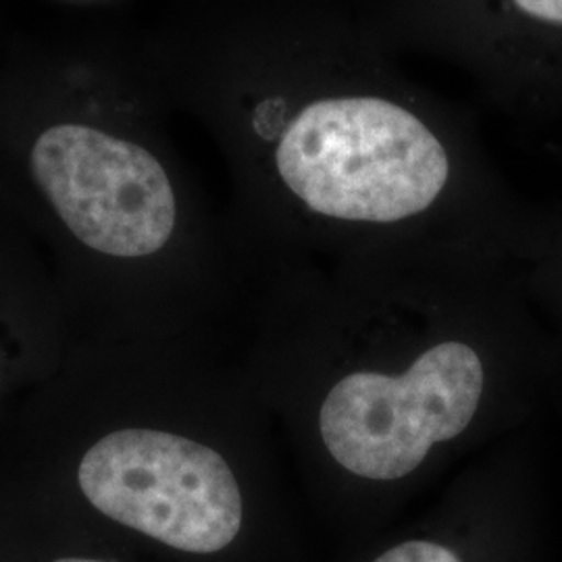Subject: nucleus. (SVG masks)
Here are the masks:
<instances>
[{
  "label": "nucleus",
  "mask_w": 562,
  "mask_h": 562,
  "mask_svg": "<svg viewBox=\"0 0 562 562\" xmlns=\"http://www.w3.org/2000/svg\"><path fill=\"white\" fill-rule=\"evenodd\" d=\"M281 180L308 209L392 223L425 211L448 181V155L419 117L382 99L308 104L278 146Z\"/></svg>",
  "instance_id": "1"
},
{
  "label": "nucleus",
  "mask_w": 562,
  "mask_h": 562,
  "mask_svg": "<svg viewBox=\"0 0 562 562\" xmlns=\"http://www.w3.org/2000/svg\"><path fill=\"white\" fill-rule=\"evenodd\" d=\"M78 480L102 515L181 552H220L240 533L241 494L229 464L176 434H109L83 454Z\"/></svg>",
  "instance_id": "2"
},
{
  "label": "nucleus",
  "mask_w": 562,
  "mask_h": 562,
  "mask_svg": "<svg viewBox=\"0 0 562 562\" xmlns=\"http://www.w3.org/2000/svg\"><path fill=\"white\" fill-rule=\"evenodd\" d=\"M482 392L477 352L461 341H443L398 378L361 371L336 383L319 415L323 442L355 475L401 480L434 443L461 436Z\"/></svg>",
  "instance_id": "3"
},
{
  "label": "nucleus",
  "mask_w": 562,
  "mask_h": 562,
  "mask_svg": "<svg viewBox=\"0 0 562 562\" xmlns=\"http://www.w3.org/2000/svg\"><path fill=\"white\" fill-rule=\"evenodd\" d=\"M32 171L63 223L97 252L148 257L173 234V188L138 144L86 125H55L34 144Z\"/></svg>",
  "instance_id": "4"
},
{
  "label": "nucleus",
  "mask_w": 562,
  "mask_h": 562,
  "mask_svg": "<svg viewBox=\"0 0 562 562\" xmlns=\"http://www.w3.org/2000/svg\"><path fill=\"white\" fill-rule=\"evenodd\" d=\"M375 562H461V559L440 543L419 540V542L401 543L383 552Z\"/></svg>",
  "instance_id": "5"
},
{
  "label": "nucleus",
  "mask_w": 562,
  "mask_h": 562,
  "mask_svg": "<svg viewBox=\"0 0 562 562\" xmlns=\"http://www.w3.org/2000/svg\"><path fill=\"white\" fill-rule=\"evenodd\" d=\"M515 4L536 20L562 23V0H515Z\"/></svg>",
  "instance_id": "6"
},
{
  "label": "nucleus",
  "mask_w": 562,
  "mask_h": 562,
  "mask_svg": "<svg viewBox=\"0 0 562 562\" xmlns=\"http://www.w3.org/2000/svg\"><path fill=\"white\" fill-rule=\"evenodd\" d=\"M55 562H104V561H94V559H59V561Z\"/></svg>",
  "instance_id": "7"
}]
</instances>
